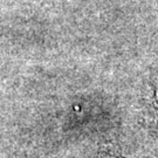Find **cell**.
I'll return each mask as SVG.
<instances>
[{
  "label": "cell",
  "mask_w": 158,
  "mask_h": 158,
  "mask_svg": "<svg viewBox=\"0 0 158 158\" xmlns=\"http://www.w3.org/2000/svg\"><path fill=\"white\" fill-rule=\"evenodd\" d=\"M107 158H123L122 156H116V155H111V156H109Z\"/></svg>",
  "instance_id": "7a4b0ae2"
},
{
  "label": "cell",
  "mask_w": 158,
  "mask_h": 158,
  "mask_svg": "<svg viewBox=\"0 0 158 158\" xmlns=\"http://www.w3.org/2000/svg\"><path fill=\"white\" fill-rule=\"evenodd\" d=\"M153 109H155V114L158 118V88L153 94Z\"/></svg>",
  "instance_id": "6da1fadb"
}]
</instances>
